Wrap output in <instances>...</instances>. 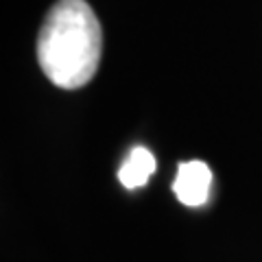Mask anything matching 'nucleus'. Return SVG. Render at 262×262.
<instances>
[{
  "label": "nucleus",
  "instance_id": "1",
  "mask_svg": "<svg viewBox=\"0 0 262 262\" xmlns=\"http://www.w3.org/2000/svg\"><path fill=\"white\" fill-rule=\"evenodd\" d=\"M103 33L85 0H57L46 13L37 37V61L57 88L90 83L101 61Z\"/></svg>",
  "mask_w": 262,
  "mask_h": 262
},
{
  "label": "nucleus",
  "instance_id": "2",
  "mask_svg": "<svg viewBox=\"0 0 262 262\" xmlns=\"http://www.w3.org/2000/svg\"><path fill=\"white\" fill-rule=\"evenodd\" d=\"M212 186V170L206 162L190 160L177 166V175L173 182V192L188 208H199L208 201Z\"/></svg>",
  "mask_w": 262,
  "mask_h": 262
},
{
  "label": "nucleus",
  "instance_id": "3",
  "mask_svg": "<svg viewBox=\"0 0 262 262\" xmlns=\"http://www.w3.org/2000/svg\"><path fill=\"white\" fill-rule=\"evenodd\" d=\"M155 173V158L149 149L144 146H136L131 149L129 155L122 162V166L118 168V179L120 184L129 188V190H136V188H142L149 177Z\"/></svg>",
  "mask_w": 262,
  "mask_h": 262
}]
</instances>
